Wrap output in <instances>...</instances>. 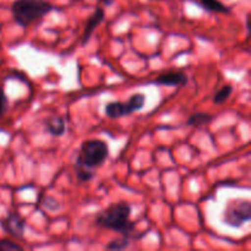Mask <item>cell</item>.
Segmentation results:
<instances>
[{"label":"cell","instance_id":"1","mask_svg":"<svg viewBox=\"0 0 251 251\" xmlns=\"http://www.w3.org/2000/svg\"><path fill=\"white\" fill-rule=\"evenodd\" d=\"M131 206L126 202H118L100 211L96 216V225L104 229L114 230L123 237L134 238L136 234L135 225L130 222Z\"/></svg>","mask_w":251,"mask_h":251},{"label":"cell","instance_id":"2","mask_svg":"<svg viewBox=\"0 0 251 251\" xmlns=\"http://www.w3.org/2000/svg\"><path fill=\"white\" fill-rule=\"evenodd\" d=\"M54 10V5L47 0H15L11 5L12 17L19 26H31Z\"/></svg>","mask_w":251,"mask_h":251},{"label":"cell","instance_id":"3","mask_svg":"<svg viewBox=\"0 0 251 251\" xmlns=\"http://www.w3.org/2000/svg\"><path fill=\"white\" fill-rule=\"evenodd\" d=\"M109 156V149L107 142L102 140H87L81 145L76 163L87 169H96L102 166Z\"/></svg>","mask_w":251,"mask_h":251},{"label":"cell","instance_id":"4","mask_svg":"<svg viewBox=\"0 0 251 251\" xmlns=\"http://www.w3.org/2000/svg\"><path fill=\"white\" fill-rule=\"evenodd\" d=\"M251 205L248 200H233L228 203L223 221L230 227L239 228L250 221Z\"/></svg>","mask_w":251,"mask_h":251},{"label":"cell","instance_id":"5","mask_svg":"<svg viewBox=\"0 0 251 251\" xmlns=\"http://www.w3.org/2000/svg\"><path fill=\"white\" fill-rule=\"evenodd\" d=\"M145 100H146V98L144 95L136 93L132 97H130L127 102H109L105 105L104 112L107 117L112 118V119L126 117V115L142 109L145 105Z\"/></svg>","mask_w":251,"mask_h":251},{"label":"cell","instance_id":"6","mask_svg":"<svg viewBox=\"0 0 251 251\" xmlns=\"http://www.w3.org/2000/svg\"><path fill=\"white\" fill-rule=\"evenodd\" d=\"M0 227L2 228L5 233L10 234L11 237L22 239L25 235L26 222L17 212H9L4 218L0 220Z\"/></svg>","mask_w":251,"mask_h":251},{"label":"cell","instance_id":"7","mask_svg":"<svg viewBox=\"0 0 251 251\" xmlns=\"http://www.w3.org/2000/svg\"><path fill=\"white\" fill-rule=\"evenodd\" d=\"M189 78L183 71H176V70H168L162 73L158 77L154 80L156 85L161 86H174V87H180V86H185L188 83Z\"/></svg>","mask_w":251,"mask_h":251},{"label":"cell","instance_id":"8","mask_svg":"<svg viewBox=\"0 0 251 251\" xmlns=\"http://www.w3.org/2000/svg\"><path fill=\"white\" fill-rule=\"evenodd\" d=\"M105 19V14H104V10L102 7H97L95 10L92 15H91L90 19L87 20L86 22V26H85V31H83V36H82V42H81V46H86L90 41L91 36H92L93 31L97 28L98 25L102 24Z\"/></svg>","mask_w":251,"mask_h":251},{"label":"cell","instance_id":"9","mask_svg":"<svg viewBox=\"0 0 251 251\" xmlns=\"http://www.w3.org/2000/svg\"><path fill=\"white\" fill-rule=\"evenodd\" d=\"M44 125H46L47 131L50 135H53V136L60 137L66 131L65 119L63 117H59V115H55V117H51L49 119H47Z\"/></svg>","mask_w":251,"mask_h":251},{"label":"cell","instance_id":"10","mask_svg":"<svg viewBox=\"0 0 251 251\" xmlns=\"http://www.w3.org/2000/svg\"><path fill=\"white\" fill-rule=\"evenodd\" d=\"M199 2L203 9L210 12H215V14H229L230 12V7L220 0H199Z\"/></svg>","mask_w":251,"mask_h":251},{"label":"cell","instance_id":"11","mask_svg":"<svg viewBox=\"0 0 251 251\" xmlns=\"http://www.w3.org/2000/svg\"><path fill=\"white\" fill-rule=\"evenodd\" d=\"M211 120H213V117L211 114H207V113H195V114L190 115V118L186 122V125L199 127L208 124Z\"/></svg>","mask_w":251,"mask_h":251},{"label":"cell","instance_id":"12","mask_svg":"<svg viewBox=\"0 0 251 251\" xmlns=\"http://www.w3.org/2000/svg\"><path fill=\"white\" fill-rule=\"evenodd\" d=\"M232 92H233L232 86L230 85L223 86V87L221 88V90H218L217 92L215 93V96H213V103L217 105L223 104V103H226L228 100H229Z\"/></svg>","mask_w":251,"mask_h":251},{"label":"cell","instance_id":"13","mask_svg":"<svg viewBox=\"0 0 251 251\" xmlns=\"http://www.w3.org/2000/svg\"><path fill=\"white\" fill-rule=\"evenodd\" d=\"M75 173L78 181H81V183H87V181H90L91 179L93 178V176H95L91 169L85 168V167L82 166H78V164H75Z\"/></svg>","mask_w":251,"mask_h":251},{"label":"cell","instance_id":"14","mask_svg":"<svg viewBox=\"0 0 251 251\" xmlns=\"http://www.w3.org/2000/svg\"><path fill=\"white\" fill-rule=\"evenodd\" d=\"M130 242H129V238L126 237H123L120 239H114L109 243V244L105 247V249L108 250H124L126 248H129Z\"/></svg>","mask_w":251,"mask_h":251},{"label":"cell","instance_id":"15","mask_svg":"<svg viewBox=\"0 0 251 251\" xmlns=\"http://www.w3.org/2000/svg\"><path fill=\"white\" fill-rule=\"evenodd\" d=\"M11 250L21 251L24 250V248L10 239H0V251H11Z\"/></svg>","mask_w":251,"mask_h":251},{"label":"cell","instance_id":"16","mask_svg":"<svg viewBox=\"0 0 251 251\" xmlns=\"http://www.w3.org/2000/svg\"><path fill=\"white\" fill-rule=\"evenodd\" d=\"M7 108V97L4 92V88L0 85V118L5 114Z\"/></svg>","mask_w":251,"mask_h":251},{"label":"cell","instance_id":"17","mask_svg":"<svg viewBox=\"0 0 251 251\" xmlns=\"http://www.w3.org/2000/svg\"><path fill=\"white\" fill-rule=\"evenodd\" d=\"M100 2H102L103 5H104V6H110V5L113 4V2H114V0H100Z\"/></svg>","mask_w":251,"mask_h":251}]
</instances>
